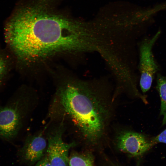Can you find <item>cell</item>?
Wrapping results in <instances>:
<instances>
[{
    "mask_svg": "<svg viewBox=\"0 0 166 166\" xmlns=\"http://www.w3.org/2000/svg\"><path fill=\"white\" fill-rule=\"evenodd\" d=\"M82 30L67 18L33 6L23 10L7 27L6 40L18 58L34 60L61 52L84 51Z\"/></svg>",
    "mask_w": 166,
    "mask_h": 166,
    "instance_id": "6da1fadb",
    "label": "cell"
},
{
    "mask_svg": "<svg viewBox=\"0 0 166 166\" xmlns=\"http://www.w3.org/2000/svg\"><path fill=\"white\" fill-rule=\"evenodd\" d=\"M101 89L92 81L68 83L60 88L56 98L64 114L93 148L102 140L110 115L109 99Z\"/></svg>",
    "mask_w": 166,
    "mask_h": 166,
    "instance_id": "7a4b0ae2",
    "label": "cell"
},
{
    "mask_svg": "<svg viewBox=\"0 0 166 166\" xmlns=\"http://www.w3.org/2000/svg\"><path fill=\"white\" fill-rule=\"evenodd\" d=\"M29 101L21 96L0 106V137L10 140L16 137L29 111Z\"/></svg>",
    "mask_w": 166,
    "mask_h": 166,
    "instance_id": "3957f363",
    "label": "cell"
},
{
    "mask_svg": "<svg viewBox=\"0 0 166 166\" xmlns=\"http://www.w3.org/2000/svg\"><path fill=\"white\" fill-rule=\"evenodd\" d=\"M160 33L159 30L151 38H144L140 45V85L144 93L150 89L155 75L159 69L154 58L152 49Z\"/></svg>",
    "mask_w": 166,
    "mask_h": 166,
    "instance_id": "277c9868",
    "label": "cell"
},
{
    "mask_svg": "<svg viewBox=\"0 0 166 166\" xmlns=\"http://www.w3.org/2000/svg\"><path fill=\"white\" fill-rule=\"evenodd\" d=\"M115 144L119 151L133 158L141 156L154 145L151 137L130 131L119 133L115 139Z\"/></svg>",
    "mask_w": 166,
    "mask_h": 166,
    "instance_id": "5b68a950",
    "label": "cell"
},
{
    "mask_svg": "<svg viewBox=\"0 0 166 166\" xmlns=\"http://www.w3.org/2000/svg\"><path fill=\"white\" fill-rule=\"evenodd\" d=\"M64 130L61 124L51 131L47 135L46 155L51 166H69V151L76 144L64 141L62 137Z\"/></svg>",
    "mask_w": 166,
    "mask_h": 166,
    "instance_id": "8992f818",
    "label": "cell"
},
{
    "mask_svg": "<svg viewBox=\"0 0 166 166\" xmlns=\"http://www.w3.org/2000/svg\"><path fill=\"white\" fill-rule=\"evenodd\" d=\"M47 147V142L42 133L30 135L26 139L20 154L24 161L33 164L44 156Z\"/></svg>",
    "mask_w": 166,
    "mask_h": 166,
    "instance_id": "52a82bcc",
    "label": "cell"
},
{
    "mask_svg": "<svg viewBox=\"0 0 166 166\" xmlns=\"http://www.w3.org/2000/svg\"><path fill=\"white\" fill-rule=\"evenodd\" d=\"M69 166H95L94 157L89 150L73 152L69 156Z\"/></svg>",
    "mask_w": 166,
    "mask_h": 166,
    "instance_id": "ba28073f",
    "label": "cell"
},
{
    "mask_svg": "<svg viewBox=\"0 0 166 166\" xmlns=\"http://www.w3.org/2000/svg\"><path fill=\"white\" fill-rule=\"evenodd\" d=\"M156 88L159 93L161 101L160 115L163 116L162 126L166 124V76L157 73Z\"/></svg>",
    "mask_w": 166,
    "mask_h": 166,
    "instance_id": "9c48e42d",
    "label": "cell"
},
{
    "mask_svg": "<svg viewBox=\"0 0 166 166\" xmlns=\"http://www.w3.org/2000/svg\"><path fill=\"white\" fill-rule=\"evenodd\" d=\"M8 66L7 58L0 52V86L8 72Z\"/></svg>",
    "mask_w": 166,
    "mask_h": 166,
    "instance_id": "30bf717a",
    "label": "cell"
},
{
    "mask_svg": "<svg viewBox=\"0 0 166 166\" xmlns=\"http://www.w3.org/2000/svg\"><path fill=\"white\" fill-rule=\"evenodd\" d=\"M151 139L154 145L159 143L166 144V128L158 135L156 136L152 137Z\"/></svg>",
    "mask_w": 166,
    "mask_h": 166,
    "instance_id": "8fae6325",
    "label": "cell"
},
{
    "mask_svg": "<svg viewBox=\"0 0 166 166\" xmlns=\"http://www.w3.org/2000/svg\"><path fill=\"white\" fill-rule=\"evenodd\" d=\"M34 166H51L49 160L46 155L38 161Z\"/></svg>",
    "mask_w": 166,
    "mask_h": 166,
    "instance_id": "7c38bea8",
    "label": "cell"
},
{
    "mask_svg": "<svg viewBox=\"0 0 166 166\" xmlns=\"http://www.w3.org/2000/svg\"><path fill=\"white\" fill-rule=\"evenodd\" d=\"M101 166H122L117 162L112 161L109 159H104Z\"/></svg>",
    "mask_w": 166,
    "mask_h": 166,
    "instance_id": "4fadbf2b",
    "label": "cell"
}]
</instances>
